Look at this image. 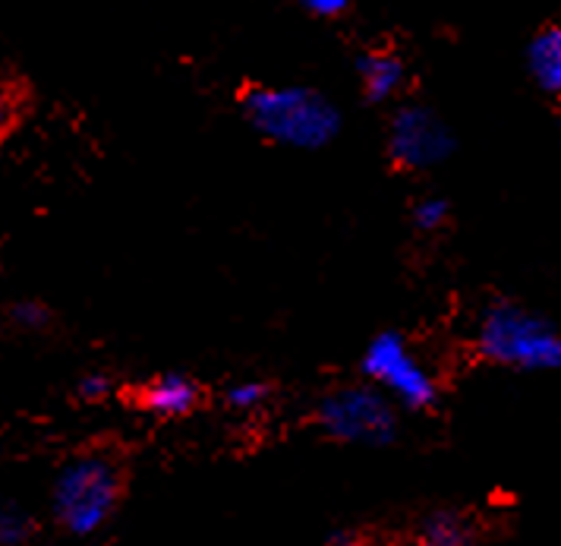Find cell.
<instances>
[{
	"instance_id": "cell-1",
	"label": "cell",
	"mask_w": 561,
	"mask_h": 546,
	"mask_svg": "<svg viewBox=\"0 0 561 546\" xmlns=\"http://www.w3.org/2000/svg\"><path fill=\"white\" fill-rule=\"evenodd\" d=\"M243 117L262 139L316 152L341 133L337 104L312 86H259L243 99Z\"/></svg>"
},
{
	"instance_id": "cell-2",
	"label": "cell",
	"mask_w": 561,
	"mask_h": 546,
	"mask_svg": "<svg viewBox=\"0 0 561 546\" xmlns=\"http://www.w3.org/2000/svg\"><path fill=\"white\" fill-rule=\"evenodd\" d=\"M124 493L121 468L104 455H79L54 477L51 519L70 537H95Z\"/></svg>"
},
{
	"instance_id": "cell-3",
	"label": "cell",
	"mask_w": 561,
	"mask_h": 546,
	"mask_svg": "<svg viewBox=\"0 0 561 546\" xmlns=\"http://www.w3.org/2000/svg\"><path fill=\"white\" fill-rule=\"evenodd\" d=\"M477 351L489 364L539 373L561 366V335L536 312L495 304L477 326Z\"/></svg>"
},
{
	"instance_id": "cell-4",
	"label": "cell",
	"mask_w": 561,
	"mask_h": 546,
	"mask_svg": "<svg viewBox=\"0 0 561 546\" xmlns=\"http://www.w3.org/2000/svg\"><path fill=\"white\" fill-rule=\"evenodd\" d=\"M394 398L376 383L369 386H347L325 395L316 408V423L325 436L344 445H369L382 448L398 433Z\"/></svg>"
},
{
	"instance_id": "cell-5",
	"label": "cell",
	"mask_w": 561,
	"mask_h": 546,
	"mask_svg": "<svg viewBox=\"0 0 561 546\" xmlns=\"http://www.w3.org/2000/svg\"><path fill=\"white\" fill-rule=\"evenodd\" d=\"M359 366L369 383H376L379 389L388 391L398 405H404L410 411H423L438 398V383H435L433 369L410 351L404 335H398V332H382L369 341Z\"/></svg>"
},
{
	"instance_id": "cell-6",
	"label": "cell",
	"mask_w": 561,
	"mask_h": 546,
	"mask_svg": "<svg viewBox=\"0 0 561 546\" xmlns=\"http://www.w3.org/2000/svg\"><path fill=\"white\" fill-rule=\"evenodd\" d=\"M388 152L404 171H430L455 152V133L423 104H404L388 124Z\"/></svg>"
},
{
	"instance_id": "cell-7",
	"label": "cell",
	"mask_w": 561,
	"mask_h": 546,
	"mask_svg": "<svg viewBox=\"0 0 561 546\" xmlns=\"http://www.w3.org/2000/svg\"><path fill=\"white\" fill-rule=\"evenodd\" d=\"M142 405L149 414L158 417H183L190 414L199 401V386L183 376V373H164L152 379L146 389H142Z\"/></svg>"
},
{
	"instance_id": "cell-8",
	"label": "cell",
	"mask_w": 561,
	"mask_h": 546,
	"mask_svg": "<svg viewBox=\"0 0 561 546\" xmlns=\"http://www.w3.org/2000/svg\"><path fill=\"white\" fill-rule=\"evenodd\" d=\"M527 70L546 95L561 99V26L536 32L527 48Z\"/></svg>"
},
{
	"instance_id": "cell-9",
	"label": "cell",
	"mask_w": 561,
	"mask_h": 546,
	"mask_svg": "<svg viewBox=\"0 0 561 546\" xmlns=\"http://www.w3.org/2000/svg\"><path fill=\"white\" fill-rule=\"evenodd\" d=\"M404 77H408V70H404L401 57H394V54H366L359 60V86H363V95L373 104L391 102L401 92Z\"/></svg>"
},
{
	"instance_id": "cell-10",
	"label": "cell",
	"mask_w": 561,
	"mask_h": 546,
	"mask_svg": "<svg viewBox=\"0 0 561 546\" xmlns=\"http://www.w3.org/2000/svg\"><path fill=\"white\" fill-rule=\"evenodd\" d=\"M420 534L430 546H463L473 541V524L460 512H435L423 521Z\"/></svg>"
},
{
	"instance_id": "cell-11",
	"label": "cell",
	"mask_w": 561,
	"mask_h": 546,
	"mask_svg": "<svg viewBox=\"0 0 561 546\" xmlns=\"http://www.w3.org/2000/svg\"><path fill=\"white\" fill-rule=\"evenodd\" d=\"M28 537H32V515L20 505H7L0 512V541L7 546H16L26 544Z\"/></svg>"
},
{
	"instance_id": "cell-12",
	"label": "cell",
	"mask_w": 561,
	"mask_h": 546,
	"mask_svg": "<svg viewBox=\"0 0 561 546\" xmlns=\"http://www.w3.org/2000/svg\"><path fill=\"white\" fill-rule=\"evenodd\" d=\"M225 398H228V405L233 411H255L268 398V386L259 383V379H240V383L230 386Z\"/></svg>"
},
{
	"instance_id": "cell-13",
	"label": "cell",
	"mask_w": 561,
	"mask_h": 546,
	"mask_svg": "<svg viewBox=\"0 0 561 546\" xmlns=\"http://www.w3.org/2000/svg\"><path fill=\"white\" fill-rule=\"evenodd\" d=\"M448 221V203L442 196H423L416 206H413V225L426 235L438 231L442 225Z\"/></svg>"
},
{
	"instance_id": "cell-14",
	"label": "cell",
	"mask_w": 561,
	"mask_h": 546,
	"mask_svg": "<svg viewBox=\"0 0 561 546\" xmlns=\"http://www.w3.org/2000/svg\"><path fill=\"white\" fill-rule=\"evenodd\" d=\"M10 322L23 332H42L48 326V307L38 300H20L10 307Z\"/></svg>"
},
{
	"instance_id": "cell-15",
	"label": "cell",
	"mask_w": 561,
	"mask_h": 546,
	"mask_svg": "<svg viewBox=\"0 0 561 546\" xmlns=\"http://www.w3.org/2000/svg\"><path fill=\"white\" fill-rule=\"evenodd\" d=\"M77 391L82 401H102V398H107V391H111V379L104 373H89V376L79 379Z\"/></svg>"
},
{
	"instance_id": "cell-16",
	"label": "cell",
	"mask_w": 561,
	"mask_h": 546,
	"mask_svg": "<svg viewBox=\"0 0 561 546\" xmlns=\"http://www.w3.org/2000/svg\"><path fill=\"white\" fill-rule=\"evenodd\" d=\"M297 3L316 16H337L351 7V0H297Z\"/></svg>"
}]
</instances>
